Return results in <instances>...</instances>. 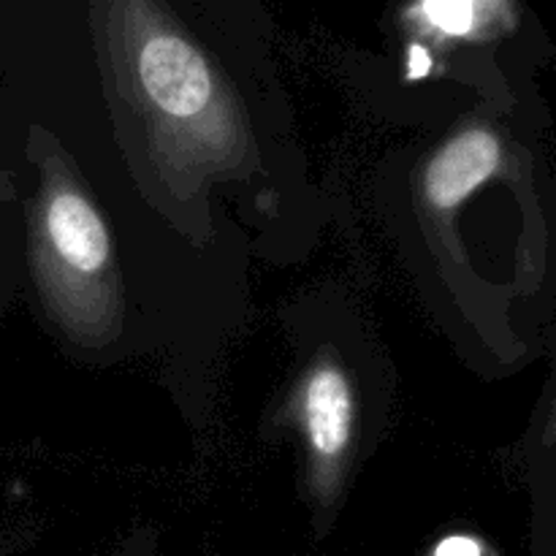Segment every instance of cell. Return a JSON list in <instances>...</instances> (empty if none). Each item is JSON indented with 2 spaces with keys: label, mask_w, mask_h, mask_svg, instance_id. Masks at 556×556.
<instances>
[{
  "label": "cell",
  "mask_w": 556,
  "mask_h": 556,
  "mask_svg": "<svg viewBox=\"0 0 556 556\" xmlns=\"http://www.w3.org/2000/svg\"><path fill=\"white\" fill-rule=\"evenodd\" d=\"M139 79L147 96L172 117H193L212 98L204 58L177 36H152L141 47Z\"/></svg>",
  "instance_id": "6da1fadb"
},
{
  "label": "cell",
  "mask_w": 556,
  "mask_h": 556,
  "mask_svg": "<svg viewBox=\"0 0 556 556\" xmlns=\"http://www.w3.org/2000/svg\"><path fill=\"white\" fill-rule=\"evenodd\" d=\"M500 141L481 128L465 130L440 150L427 168V199L438 210H454L500 168Z\"/></svg>",
  "instance_id": "7a4b0ae2"
},
{
  "label": "cell",
  "mask_w": 556,
  "mask_h": 556,
  "mask_svg": "<svg viewBox=\"0 0 556 556\" xmlns=\"http://www.w3.org/2000/svg\"><path fill=\"white\" fill-rule=\"evenodd\" d=\"M47 228L58 253L79 271H98L109 258V237L98 212L81 195L63 193L49 201Z\"/></svg>",
  "instance_id": "3957f363"
},
{
  "label": "cell",
  "mask_w": 556,
  "mask_h": 556,
  "mask_svg": "<svg viewBox=\"0 0 556 556\" xmlns=\"http://www.w3.org/2000/svg\"><path fill=\"white\" fill-rule=\"evenodd\" d=\"M304 421L315 454L334 459L345 451L351 438L353 402L348 380L340 369L320 367L304 389Z\"/></svg>",
  "instance_id": "277c9868"
},
{
  "label": "cell",
  "mask_w": 556,
  "mask_h": 556,
  "mask_svg": "<svg viewBox=\"0 0 556 556\" xmlns=\"http://www.w3.org/2000/svg\"><path fill=\"white\" fill-rule=\"evenodd\" d=\"M424 14L429 16V22L434 27H440L443 33H451V36L470 33V27L476 25V5L459 3V0H451V3H429L424 5Z\"/></svg>",
  "instance_id": "5b68a950"
},
{
  "label": "cell",
  "mask_w": 556,
  "mask_h": 556,
  "mask_svg": "<svg viewBox=\"0 0 556 556\" xmlns=\"http://www.w3.org/2000/svg\"><path fill=\"white\" fill-rule=\"evenodd\" d=\"M434 556H483L481 543L472 541V538L454 535L445 538L438 548H434Z\"/></svg>",
  "instance_id": "8992f818"
},
{
  "label": "cell",
  "mask_w": 556,
  "mask_h": 556,
  "mask_svg": "<svg viewBox=\"0 0 556 556\" xmlns=\"http://www.w3.org/2000/svg\"><path fill=\"white\" fill-rule=\"evenodd\" d=\"M413 58H410V63H413V71H410V76H421V74H427L429 71V54L424 52L421 47H416L413 49Z\"/></svg>",
  "instance_id": "52a82bcc"
}]
</instances>
